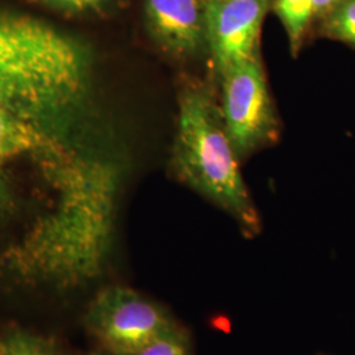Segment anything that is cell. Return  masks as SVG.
I'll list each match as a JSON object with an SVG mask.
<instances>
[{
	"instance_id": "8992f818",
	"label": "cell",
	"mask_w": 355,
	"mask_h": 355,
	"mask_svg": "<svg viewBox=\"0 0 355 355\" xmlns=\"http://www.w3.org/2000/svg\"><path fill=\"white\" fill-rule=\"evenodd\" d=\"M208 0H144L145 26L167 55L191 60L208 51L205 12Z\"/></svg>"
},
{
	"instance_id": "8fae6325",
	"label": "cell",
	"mask_w": 355,
	"mask_h": 355,
	"mask_svg": "<svg viewBox=\"0 0 355 355\" xmlns=\"http://www.w3.org/2000/svg\"><path fill=\"white\" fill-rule=\"evenodd\" d=\"M128 355H191L189 341L179 329L167 333L164 337L146 345L139 352Z\"/></svg>"
},
{
	"instance_id": "7c38bea8",
	"label": "cell",
	"mask_w": 355,
	"mask_h": 355,
	"mask_svg": "<svg viewBox=\"0 0 355 355\" xmlns=\"http://www.w3.org/2000/svg\"><path fill=\"white\" fill-rule=\"evenodd\" d=\"M44 6L58 12L86 15L102 12L114 0H38Z\"/></svg>"
},
{
	"instance_id": "52a82bcc",
	"label": "cell",
	"mask_w": 355,
	"mask_h": 355,
	"mask_svg": "<svg viewBox=\"0 0 355 355\" xmlns=\"http://www.w3.org/2000/svg\"><path fill=\"white\" fill-rule=\"evenodd\" d=\"M38 117L0 104V164L44 145L45 136L36 125Z\"/></svg>"
},
{
	"instance_id": "7a4b0ae2",
	"label": "cell",
	"mask_w": 355,
	"mask_h": 355,
	"mask_svg": "<svg viewBox=\"0 0 355 355\" xmlns=\"http://www.w3.org/2000/svg\"><path fill=\"white\" fill-rule=\"evenodd\" d=\"M171 162L183 183L228 212L246 233L259 232L261 218L242 178L221 108L202 85L191 83L179 95Z\"/></svg>"
},
{
	"instance_id": "3957f363",
	"label": "cell",
	"mask_w": 355,
	"mask_h": 355,
	"mask_svg": "<svg viewBox=\"0 0 355 355\" xmlns=\"http://www.w3.org/2000/svg\"><path fill=\"white\" fill-rule=\"evenodd\" d=\"M221 114L239 157L277 141L279 125L259 57L227 69L223 74Z\"/></svg>"
},
{
	"instance_id": "ba28073f",
	"label": "cell",
	"mask_w": 355,
	"mask_h": 355,
	"mask_svg": "<svg viewBox=\"0 0 355 355\" xmlns=\"http://www.w3.org/2000/svg\"><path fill=\"white\" fill-rule=\"evenodd\" d=\"M274 10L287 32L293 57L300 51L305 31L315 16L312 0H275Z\"/></svg>"
},
{
	"instance_id": "6da1fadb",
	"label": "cell",
	"mask_w": 355,
	"mask_h": 355,
	"mask_svg": "<svg viewBox=\"0 0 355 355\" xmlns=\"http://www.w3.org/2000/svg\"><path fill=\"white\" fill-rule=\"evenodd\" d=\"M89 53L60 29L0 10V104L35 116L62 111L85 95Z\"/></svg>"
},
{
	"instance_id": "5b68a950",
	"label": "cell",
	"mask_w": 355,
	"mask_h": 355,
	"mask_svg": "<svg viewBox=\"0 0 355 355\" xmlns=\"http://www.w3.org/2000/svg\"><path fill=\"white\" fill-rule=\"evenodd\" d=\"M270 0H208L207 45L220 76L259 57V37Z\"/></svg>"
},
{
	"instance_id": "4fadbf2b",
	"label": "cell",
	"mask_w": 355,
	"mask_h": 355,
	"mask_svg": "<svg viewBox=\"0 0 355 355\" xmlns=\"http://www.w3.org/2000/svg\"><path fill=\"white\" fill-rule=\"evenodd\" d=\"M337 1H338V0H312L315 16H316V15H324V13L329 12L330 10L334 7V4H336Z\"/></svg>"
},
{
	"instance_id": "9c48e42d",
	"label": "cell",
	"mask_w": 355,
	"mask_h": 355,
	"mask_svg": "<svg viewBox=\"0 0 355 355\" xmlns=\"http://www.w3.org/2000/svg\"><path fill=\"white\" fill-rule=\"evenodd\" d=\"M330 37L337 38L355 48V0H338L325 21Z\"/></svg>"
},
{
	"instance_id": "30bf717a",
	"label": "cell",
	"mask_w": 355,
	"mask_h": 355,
	"mask_svg": "<svg viewBox=\"0 0 355 355\" xmlns=\"http://www.w3.org/2000/svg\"><path fill=\"white\" fill-rule=\"evenodd\" d=\"M0 355H55L41 338L16 330L0 337Z\"/></svg>"
},
{
	"instance_id": "277c9868",
	"label": "cell",
	"mask_w": 355,
	"mask_h": 355,
	"mask_svg": "<svg viewBox=\"0 0 355 355\" xmlns=\"http://www.w3.org/2000/svg\"><path fill=\"white\" fill-rule=\"evenodd\" d=\"M89 325L114 355L139 352L178 329L158 305L127 287H110L91 305Z\"/></svg>"
}]
</instances>
